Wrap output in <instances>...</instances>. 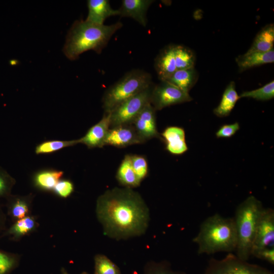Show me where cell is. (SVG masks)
I'll return each instance as SVG.
<instances>
[{
  "instance_id": "obj_9",
  "label": "cell",
  "mask_w": 274,
  "mask_h": 274,
  "mask_svg": "<svg viewBox=\"0 0 274 274\" xmlns=\"http://www.w3.org/2000/svg\"><path fill=\"white\" fill-rule=\"evenodd\" d=\"M192 100L189 93L167 81H160L159 84L154 85L151 96V105L157 111Z\"/></svg>"
},
{
  "instance_id": "obj_36",
  "label": "cell",
  "mask_w": 274,
  "mask_h": 274,
  "mask_svg": "<svg viewBox=\"0 0 274 274\" xmlns=\"http://www.w3.org/2000/svg\"><path fill=\"white\" fill-rule=\"evenodd\" d=\"M61 272H62V274H68L64 268H62ZM81 274H89V273L86 272H83Z\"/></svg>"
},
{
  "instance_id": "obj_25",
  "label": "cell",
  "mask_w": 274,
  "mask_h": 274,
  "mask_svg": "<svg viewBox=\"0 0 274 274\" xmlns=\"http://www.w3.org/2000/svg\"><path fill=\"white\" fill-rule=\"evenodd\" d=\"M78 143H79L78 139L71 141H46L36 146L35 152L37 154H51L64 148L74 146Z\"/></svg>"
},
{
  "instance_id": "obj_18",
  "label": "cell",
  "mask_w": 274,
  "mask_h": 274,
  "mask_svg": "<svg viewBox=\"0 0 274 274\" xmlns=\"http://www.w3.org/2000/svg\"><path fill=\"white\" fill-rule=\"evenodd\" d=\"M38 225L35 217L30 215L14 222L10 227L6 228L1 237L7 236L11 240L18 241L34 231Z\"/></svg>"
},
{
  "instance_id": "obj_5",
  "label": "cell",
  "mask_w": 274,
  "mask_h": 274,
  "mask_svg": "<svg viewBox=\"0 0 274 274\" xmlns=\"http://www.w3.org/2000/svg\"><path fill=\"white\" fill-rule=\"evenodd\" d=\"M152 84L151 76L148 72L139 69L128 72L105 91L102 98L104 112L110 113Z\"/></svg>"
},
{
  "instance_id": "obj_28",
  "label": "cell",
  "mask_w": 274,
  "mask_h": 274,
  "mask_svg": "<svg viewBox=\"0 0 274 274\" xmlns=\"http://www.w3.org/2000/svg\"><path fill=\"white\" fill-rule=\"evenodd\" d=\"M18 255L0 250V274H9L18 264Z\"/></svg>"
},
{
  "instance_id": "obj_6",
  "label": "cell",
  "mask_w": 274,
  "mask_h": 274,
  "mask_svg": "<svg viewBox=\"0 0 274 274\" xmlns=\"http://www.w3.org/2000/svg\"><path fill=\"white\" fill-rule=\"evenodd\" d=\"M196 57L192 50L181 45L170 44L157 55L154 67L160 81H165L178 70L194 67Z\"/></svg>"
},
{
  "instance_id": "obj_21",
  "label": "cell",
  "mask_w": 274,
  "mask_h": 274,
  "mask_svg": "<svg viewBox=\"0 0 274 274\" xmlns=\"http://www.w3.org/2000/svg\"><path fill=\"white\" fill-rule=\"evenodd\" d=\"M274 24L264 26L258 32L252 45L245 54L253 52H266L273 49Z\"/></svg>"
},
{
  "instance_id": "obj_3",
  "label": "cell",
  "mask_w": 274,
  "mask_h": 274,
  "mask_svg": "<svg viewBox=\"0 0 274 274\" xmlns=\"http://www.w3.org/2000/svg\"><path fill=\"white\" fill-rule=\"evenodd\" d=\"M193 242L197 246L198 254L235 251L237 237L233 217L225 218L218 214L209 217L201 224Z\"/></svg>"
},
{
  "instance_id": "obj_22",
  "label": "cell",
  "mask_w": 274,
  "mask_h": 274,
  "mask_svg": "<svg viewBox=\"0 0 274 274\" xmlns=\"http://www.w3.org/2000/svg\"><path fill=\"white\" fill-rule=\"evenodd\" d=\"M116 179L123 187L133 188L139 186V180L132 168L130 155H126L122 160L116 173Z\"/></svg>"
},
{
  "instance_id": "obj_27",
  "label": "cell",
  "mask_w": 274,
  "mask_h": 274,
  "mask_svg": "<svg viewBox=\"0 0 274 274\" xmlns=\"http://www.w3.org/2000/svg\"><path fill=\"white\" fill-rule=\"evenodd\" d=\"M239 97L252 98L262 101L271 99L274 97V81H270L259 88L244 91L239 95Z\"/></svg>"
},
{
  "instance_id": "obj_15",
  "label": "cell",
  "mask_w": 274,
  "mask_h": 274,
  "mask_svg": "<svg viewBox=\"0 0 274 274\" xmlns=\"http://www.w3.org/2000/svg\"><path fill=\"white\" fill-rule=\"evenodd\" d=\"M153 2L152 0H123L118 9L119 15L131 17L146 27L147 23V12Z\"/></svg>"
},
{
  "instance_id": "obj_12",
  "label": "cell",
  "mask_w": 274,
  "mask_h": 274,
  "mask_svg": "<svg viewBox=\"0 0 274 274\" xmlns=\"http://www.w3.org/2000/svg\"><path fill=\"white\" fill-rule=\"evenodd\" d=\"M131 124L122 125L110 128L106 135L104 145L112 146L118 148L143 144Z\"/></svg>"
},
{
  "instance_id": "obj_31",
  "label": "cell",
  "mask_w": 274,
  "mask_h": 274,
  "mask_svg": "<svg viewBox=\"0 0 274 274\" xmlns=\"http://www.w3.org/2000/svg\"><path fill=\"white\" fill-rule=\"evenodd\" d=\"M74 190L73 182L67 179H60L53 189L55 194L61 198H66L70 196Z\"/></svg>"
},
{
  "instance_id": "obj_14",
  "label": "cell",
  "mask_w": 274,
  "mask_h": 274,
  "mask_svg": "<svg viewBox=\"0 0 274 274\" xmlns=\"http://www.w3.org/2000/svg\"><path fill=\"white\" fill-rule=\"evenodd\" d=\"M166 150L173 155H181L186 152L188 146L186 142L185 132L183 128L170 126L167 127L160 134Z\"/></svg>"
},
{
  "instance_id": "obj_35",
  "label": "cell",
  "mask_w": 274,
  "mask_h": 274,
  "mask_svg": "<svg viewBox=\"0 0 274 274\" xmlns=\"http://www.w3.org/2000/svg\"><path fill=\"white\" fill-rule=\"evenodd\" d=\"M6 215L0 204V238L2 234L6 229Z\"/></svg>"
},
{
  "instance_id": "obj_29",
  "label": "cell",
  "mask_w": 274,
  "mask_h": 274,
  "mask_svg": "<svg viewBox=\"0 0 274 274\" xmlns=\"http://www.w3.org/2000/svg\"><path fill=\"white\" fill-rule=\"evenodd\" d=\"M131 162L139 180L142 182L148 174V165L146 158L140 155H130Z\"/></svg>"
},
{
  "instance_id": "obj_7",
  "label": "cell",
  "mask_w": 274,
  "mask_h": 274,
  "mask_svg": "<svg viewBox=\"0 0 274 274\" xmlns=\"http://www.w3.org/2000/svg\"><path fill=\"white\" fill-rule=\"evenodd\" d=\"M153 83L146 89L126 100L110 112V127L131 124L148 104H151Z\"/></svg>"
},
{
  "instance_id": "obj_20",
  "label": "cell",
  "mask_w": 274,
  "mask_h": 274,
  "mask_svg": "<svg viewBox=\"0 0 274 274\" xmlns=\"http://www.w3.org/2000/svg\"><path fill=\"white\" fill-rule=\"evenodd\" d=\"M239 72L274 62V50L266 52H253L238 56L235 59Z\"/></svg>"
},
{
  "instance_id": "obj_16",
  "label": "cell",
  "mask_w": 274,
  "mask_h": 274,
  "mask_svg": "<svg viewBox=\"0 0 274 274\" xmlns=\"http://www.w3.org/2000/svg\"><path fill=\"white\" fill-rule=\"evenodd\" d=\"M7 214L13 222L30 215L33 195H11L7 197Z\"/></svg>"
},
{
  "instance_id": "obj_11",
  "label": "cell",
  "mask_w": 274,
  "mask_h": 274,
  "mask_svg": "<svg viewBox=\"0 0 274 274\" xmlns=\"http://www.w3.org/2000/svg\"><path fill=\"white\" fill-rule=\"evenodd\" d=\"M156 111L151 104L147 105L131 124L144 143L153 138L161 139L156 125Z\"/></svg>"
},
{
  "instance_id": "obj_24",
  "label": "cell",
  "mask_w": 274,
  "mask_h": 274,
  "mask_svg": "<svg viewBox=\"0 0 274 274\" xmlns=\"http://www.w3.org/2000/svg\"><path fill=\"white\" fill-rule=\"evenodd\" d=\"M198 77V73L194 67L177 71L165 81L189 93L197 81Z\"/></svg>"
},
{
  "instance_id": "obj_32",
  "label": "cell",
  "mask_w": 274,
  "mask_h": 274,
  "mask_svg": "<svg viewBox=\"0 0 274 274\" xmlns=\"http://www.w3.org/2000/svg\"><path fill=\"white\" fill-rule=\"evenodd\" d=\"M15 180L8 174L0 171V197H7L10 195Z\"/></svg>"
},
{
  "instance_id": "obj_4",
  "label": "cell",
  "mask_w": 274,
  "mask_h": 274,
  "mask_svg": "<svg viewBox=\"0 0 274 274\" xmlns=\"http://www.w3.org/2000/svg\"><path fill=\"white\" fill-rule=\"evenodd\" d=\"M263 207L262 202L251 195L236 208L233 217L237 237L236 256L248 261L251 251L258 221Z\"/></svg>"
},
{
  "instance_id": "obj_8",
  "label": "cell",
  "mask_w": 274,
  "mask_h": 274,
  "mask_svg": "<svg viewBox=\"0 0 274 274\" xmlns=\"http://www.w3.org/2000/svg\"><path fill=\"white\" fill-rule=\"evenodd\" d=\"M202 274H273L269 270L251 264L229 253L224 258H212Z\"/></svg>"
},
{
  "instance_id": "obj_2",
  "label": "cell",
  "mask_w": 274,
  "mask_h": 274,
  "mask_svg": "<svg viewBox=\"0 0 274 274\" xmlns=\"http://www.w3.org/2000/svg\"><path fill=\"white\" fill-rule=\"evenodd\" d=\"M122 26L120 21L107 25L77 20L67 33L63 52L72 60L77 59L81 54L90 50L100 54L112 36Z\"/></svg>"
},
{
  "instance_id": "obj_17",
  "label": "cell",
  "mask_w": 274,
  "mask_h": 274,
  "mask_svg": "<svg viewBox=\"0 0 274 274\" xmlns=\"http://www.w3.org/2000/svg\"><path fill=\"white\" fill-rule=\"evenodd\" d=\"M88 13L86 21L102 25L105 20L112 16L119 15L118 10L113 9L108 0H88Z\"/></svg>"
},
{
  "instance_id": "obj_34",
  "label": "cell",
  "mask_w": 274,
  "mask_h": 274,
  "mask_svg": "<svg viewBox=\"0 0 274 274\" xmlns=\"http://www.w3.org/2000/svg\"><path fill=\"white\" fill-rule=\"evenodd\" d=\"M251 255L274 264V248H266L254 251Z\"/></svg>"
},
{
  "instance_id": "obj_26",
  "label": "cell",
  "mask_w": 274,
  "mask_h": 274,
  "mask_svg": "<svg viewBox=\"0 0 274 274\" xmlns=\"http://www.w3.org/2000/svg\"><path fill=\"white\" fill-rule=\"evenodd\" d=\"M94 260V274H121L118 266L106 255L96 254Z\"/></svg>"
},
{
  "instance_id": "obj_19",
  "label": "cell",
  "mask_w": 274,
  "mask_h": 274,
  "mask_svg": "<svg viewBox=\"0 0 274 274\" xmlns=\"http://www.w3.org/2000/svg\"><path fill=\"white\" fill-rule=\"evenodd\" d=\"M63 175L61 170L52 168L40 170L35 173L32 177L34 186L44 191H52L57 183Z\"/></svg>"
},
{
  "instance_id": "obj_33",
  "label": "cell",
  "mask_w": 274,
  "mask_h": 274,
  "mask_svg": "<svg viewBox=\"0 0 274 274\" xmlns=\"http://www.w3.org/2000/svg\"><path fill=\"white\" fill-rule=\"evenodd\" d=\"M240 126L238 122L222 125L216 133L218 138H228L233 136L239 129Z\"/></svg>"
},
{
  "instance_id": "obj_13",
  "label": "cell",
  "mask_w": 274,
  "mask_h": 274,
  "mask_svg": "<svg viewBox=\"0 0 274 274\" xmlns=\"http://www.w3.org/2000/svg\"><path fill=\"white\" fill-rule=\"evenodd\" d=\"M110 127V113H105L101 120L90 127L86 133L78 139L79 143L88 148H102Z\"/></svg>"
},
{
  "instance_id": "obj_1",
  "label": "cell",
  "mask_w": 274,
  "mask_h": 274,
  "mask_svg": "<svg viewBox=\"0 0 274 274\" xmlns=\"http://www.w3.org/2000/svg\"><path fill=\"white\" fill-rule=\"evenodd\" d=\"M95 212L104 234L117 241L144 234L149 224V209L132 188L106 190L96 200Z\"/></svg>"
},
{
  "instance_id": "obj_23",
  "label": "cell",
  "mask_w": 274,
  "mask_h": 274,
  "mask_svg": "<svg viewBox=\"0 0 274 274\" xmlns=\"http://www.w3.org/2000/svg\"><path fill=\"white\" fill-rule=\"evenodd\" d=\"M240 98L235 82H230L225 88L219 105L214 110V113L219 117L228 116Z\"/></svg>"
},
{
  "instance_id": "obj_10",
  "label": "cell",
  "mask_w": 274,
  "mask_h": 274,
  "mask_svg": "<svg viewBox=\"0 0 274 274\" xmlns=\"http://www.w3.org/2000/svg\"><path fill=\"white\" fill-rule=\"evenodd\" d=\"M274 248V211L271 208L262 210L260 215L253 243V252Z\"/></svg>"
},
{
  "instance_id": "obj_30",
  "label": "cell",
  "mask_w": 274,
  "mask_h": 274,
  "mask_svg": "<svg viewBox=\"0 0 274 274\" xmlns=\"http://www.w3.org/2000/svg\"><path fill=\"white\" fill-rule=\"evenodd\" d=\"M144 274H184L175 271L169 264L165 261H151L147 263L145 267Z\"/></svg>"
}]
</instances>
